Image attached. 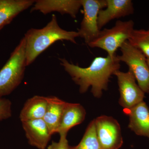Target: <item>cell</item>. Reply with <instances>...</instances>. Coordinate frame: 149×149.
<instances>
[{
  "label": "cell",
  "mask_w": 149,
  "mask_h": 149,
  "mask_svg": "<svg viewBox=\"0 0 149 149\" xmlns=\"http://www.w3.org/2000/svg\"><path fill=\"white\" fill-rule=\"evenodd\" d=\"M59 60L65 71L79 86L80 93H86L91 87L93 96L98 98L101 97L103 91L107 89L111 75L120 68V61L116 55L113 57H97L87 68L70 63L64 58Z\"/></svg>",
  "instance_id": "6da1fadb"
},
{
  "label": "cell",
  "mask_w": 149,
  "mask_h": 149,
  "mask_svg": "<svg viewBox=\"0 0 149 149\" xmlns=\"http://www.w3.org/2000/svg\"><path fill=\"white\" fill-rule=\"evenodd\" d=\"M78 37V32L66 31L60 27L56 16L53 15L45 27L31 28L24 35L27 66L32 64L40 54L57 41L66 40L76 44L75 39Z\"/></svg>",
  "instance_id": "7a4b0ae2"
},
{
  "label": "cell",
  "mask_w": 149,
  "mask_h": 149,
  "mask_svg": "<svg viewBox=\"0 0 149 149\" xmlns=\"http://www.w3.org/2000/svg\"><path fill=\"white\" fill-rule=\"evenodd\" d=\"M27 66L23 37L0 70V98L10 95L21 83Z\"/></svg>",
  "instance_id": "3957f363"
},
{
  "label": "cell",
  "mask_w": 149,
  "mask_h": 149,
  "mask_svg": "<svg viewBox=\"0 0 149 149\" xmlns=\"http://www.w3.org/2000/svg\"><path fill=\"white\" fill-rule=\"evenodd\" d=\"M133 20L123 21L118 20L113 27L100 30L97 39L88 45L91 48H98L105 51L108 56L116 55L118 48L128 41L134 29Z\"/></svg>",
  "instance_id": "277c9868"
},
{
  "label": "cell",
  "mask_w": 149,
  "mask_h": 149,
  "mask_svg": "<svg viewBox=\"0 0 149 149\" xmlns=\"http://www.w3.org/2000/svg\"><path fill=\"white\" fill-rule=\"evenodd\" d=\"M120 50L121 54L117 55L118 60L128 65L141 90L149 93V67L146 56L128 41L122 45Z\"/></svg>",
  "instance_id": "5b68a950"
},
{
  "label": "cell",
  "mask_w": 149,
  "mask_h": 149,
  "mask_svg": "<svg viewBox=\"0 0 149 149\" xmlns=\"http://www.w3.org/2000/svg\"><path fill=\"white\" fill-rule=\"evenodd\" d=\"M84 16L78 31L79 37L87 45L97 39L100 30L98 26V17L100 10L105 8L107 0H81Z\"/></svg>",
  "instance_id": "8992f818"
},
{
  "label": "cell",
  "mask_w": 149,
  "mask_h": 149,
  "mask_svg": "<svg viewBox=\"0 0 149 149\" xmlns=\"http://www.w3.org/2000/svg\"><path fill=\"white\" fill-rule=\"evenodd\" d=\"M95 120L100 149H119L123 140L120 124L113 118L101 116Z\"/></svg>",
  "instance_id": "52a82bcc"
},
{
  "label": "cell",
  "mask_w": 149,
  "mask_h": 149,
  "mask_svg": "<svg viewBox=\"0 0 149 149\" xmlns=\"http://www.w3.org/2000/svg\"><path fill=\"white\" fill-rule=\"evenodd\" d=\"M117 77L120 97L119 103L124 109H129L143 101L145 93L136 83V79L130 70L123 72L116 70L113 73Z\"/></svg>",
  "instance_id": "ba28073f"
},
{
  "label": "cell",
  "mask_w": 149,
  "mask_h": 149,
  "mask_svg": "<svg viewBox=\"0 0 149 149\" xmlns=\"http://www.w3.org/2000/svg\"><path fill=\"white\" fill-rule=\"evenodd\" d=\"M32 6L31 12L39 11L45 15L57 12L73 18H76L82 6L81 0H37Z\"/></svg>",
  "instance_id": "9c48e42d"
},
{
  "label": "cell",
  "mask_w": 149,
  "mask_h": 149,
  "mask_svg": "<svg viewBox=\"0 0 149 149\" xmlns=\"http://www.w3.org/2000/svg\"><path fill=\"white\" fill-rule=\"evenodd\" d=\"M22 126L29 143L39 149H45L52 136L43 119L27 120Z\"/></svg>",
  "instance_id": "30bf717a"
},
{
  "label": "cell",
  "mask_w": 149,
  "mask_h": 149,
  "mask_svg": "<svg viewBox=\"0 0 149 149\" xmlns=\"http://www.w3.org/2000/svg\"><path fill=\"white\" fill-rule=\"evenodd\" d=\"M106 9L99 12L98 26L101 29L112 20L133 14L134 8L130 0H107Z\"/></svg>",
  "instance_id": "8fae6325"
},
{
  "label": "cell",
  "mask_w": 149,
  "mask_h": 149,
  "mask_svg": "<svg viewBox=\"0 0 149 149\" xmlns=\"http://www.w3.org/2000/svg\"><path fill=\"white\" fill-rule=\"evenodd\" d=\"M129 118L128 128L136 135L149 139V109L144 101L129 109H123Z\"/></svg>",
  "instance_id": "7c38bea8"
},
{
  "label": "cell",
  "mask_w": 149,
  "mask_h": 149,
  "mask_svg": "<svg viewBox=\"0 0 149 149\" xmlns=\"http://www.w3.org/2000/svg\"><path fill=\"white\" fill-rule=\"evenodd\" d=\"M86 111L80 104L65 103L57 133L67 135L70 129L83 122Z\"/></svg>",
  "instance_id": "4fadbf2b"
},
{
  "label": "cell",
  "mask_w": 149,
  "mask_h": 149,
  "mask_svg": "<svg viewBox=\"0 0 149 149\" xmlns=\"http://www.w3.org/2000/svg\"><path fill=\"white\" fill-rule=\"evenodd\" d=\"M34 0H0V30L15 17L33 5Z\"/></svg>",
  "instance_id": "5bb4252c"
},
{
  "label": "cell",
  "mask_w": 149,
  "mask_h": 149,
  "mask_svg": "<svg viewBox=\"0 0 149 149\" xmlns=\"http://www.w3.org/2000/svg\"><path fill=\"white\" fill-rule=\"evenodd\" d=\"M47 107L43 119L52 135L57 133L66 102L54 96L47 97Z\"/></svg>",
  "instance_id": "9a60e30c"
},
{
  "label": "cell",
  "mask_w": 149,
  "mask_h": 149,
  "mask_svg": "<svg viewBox=\"0 0 149 149\" xmlns=\"http://www.w3.org/2000/svg\"><path fill=\"white\" fill-rule=\"evenodd\" d=\"M47 97L35 96L28 99L24 104L19 114L21 122L43 119L47 107Z\"/></svg>",
  "instance_id": "2e32d148"
},
{
  "label": "cell",
  "mask_w": 149,
  "mask_h": 149,
  "mask_svg": "<svg viewBox=\"0 0 149 149\" xmlns=\"http://www.w3.org/2000/svg\"><path fill=\"white\" fill-rule=\"evenodd\" d=\"M130 45L141 51L149 59V30L134 29L128 40Z\"/></svg>",
  "instance_id": "e0dca14e"
},
{
  "label": "cell",
  "mask_w": 149,
  "mask_h": 149,
  "mask_svg": "<svg viewBox=\"0 0 149 149\" xmlns=\"http://www.w3.org/2000/svg\"><path fill=\"white\" fill-rule=\"evenodd\" d=\"M70 149H100L96 132L95 120L90 123L83 139L76 146L70 147Z\"/></svg>",
  "instance_id": "ac0fdd59"
},
{
  "label": "cell",
  "mask_w": 149,
  "mask_h": 149,
  "mask_svg": "<svg viewBox=\"0 0 149 149\" xmlns=\"http://www.w3.org/2000/svg\"><path fill=\"white\" fill-rule=\"evenodd\" d=\"M11 106L10 100L0 98V121L10 118L11 116Z\"/></svg>",
  "instance_id": "d6986e66"
},
{
  "label": "cell",
  "mask_w": 149,
  "mask_h": 149,
  "mask_svg": "<svg viewBox=\"0 0 149 149\" xmlns=\"http://www.w3.org/2000/svg\"><path fill=\"white\" fill-rule=\"evenodd\" d=\"M60 138L58 142L53 141L51 145L48 147V149H70L68 141L67 139V135H60Z\"/></svg>",
  "instance_id": "ffe728a7"
},
{
  "label": "cell",
  "mask_w": 149,
  "mask_h": 149,
  "mask_svg": "<svg viewBox=\"0 0 149 149\" xmlns=\"http://www.w3.org/2000/svg\"><path fill=\"white\" fill-rule=\"evenodd\" d=\"M147 63H148V65L149 67V59L148 58H147Z\"/></svg>",
  "instance_id": "44dd1931"
},
{
  "label": "cell",
  "mask_w": 149,
  "mask_h": 149,
  "mask_svg": "<svg viewBox=\"0 0 149 149\" xmlns=\"http://www.w3.org/2000/svg\"></svg>",
  "instance_id": "7402d4cb"
}]
</instances>
